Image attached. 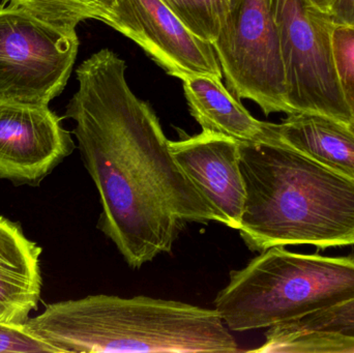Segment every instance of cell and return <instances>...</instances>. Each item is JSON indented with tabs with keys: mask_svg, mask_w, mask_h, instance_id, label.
Returning a JSON list of instances; mask_svg holds the SVG:
<instances>
[{
	"mask_svg": "<svg viewBox=\"0 0 354 353\" xmlns=\"http://www.w3.org/2000/svg\"><path fill=\"white\" fill-rule=\"evenodd\" d=\"M126 73V61L112 50L93 54L77 68L79 86L66 117L76 124L73 133L100 194V229L138 269L171 253L185 224L216 219Z\"/></svg>",
	"mask_w": 354,
	"mask_h": 353,
	"instance_id": "6da1fadb",
	"label": "cell"
},
{
	"mask_svg": "<svg viewBox=\"0 0 354 353\" xmlns=\"http://www.w3.org/2000/svg\"><path fill=\"white\" fill-rule=\"evenodd\" d=\"M248 248L354 246V178L281 142L241 143Z\"/></svg>",
	"mask_w": 354,
	"mask_h": 353,
	"instance_id": "7a4b0ae2",
	"label": "cell"
},
{
	"mask_svg": "<svg viewBox=\"0 0 354 353\" xmlns=\"http://www.w3.org/2000/svg\"><path fill=\"white\" fill-rule=\"evenodd\" d=\"M24 327L54 353L239 352L216 309L149 296L55 303Z\"/></svg>",
	"mask_w": 354,
	"mask_h": 353,
	"instance_id": "3957f363",
	"label": "cell"
},
{
	"mask_svg": "<svg viewBox=\"0 0 354 353\" xmlns=\"http://www.w3.org/2000/svg\"><path fill=\"white\" fill-rule=\"evenodd\" d=\"M354 298V256L272 247L230 274L214 307L229 331L270 329Z\"/></svg>",
	"mask_w": 354,
	"mask_h": 353,
	"instance_id": "277c9868",
	"label": "cell"
},
{
	"mask_svg": "<svg viewBox=\"0 0 354 353\" xmlns=\"http://www.w3.org/2000/svg\"><path fill=\"white\" fill-rule=\"evenodd\" d=\"M291 114L316 113L348 126L353 112L335 68L334 24L309 0H270Z\"/></svg>",
	"mask_w": 354,
	"mask_h": 353,
	"instance_id": "5b68a950",
	"label": "cell"
},
{
	"mask_svg": "<svg viewBox=\"0 0 354 353\" xmlns=\"http://www.w3.org/2000/svg\"><path fill=\"white\" fill-rule=\"evenodd\" d=\"M79 49L76 29L0 6V101L49 105L64 91Z\"/></svg>",
	"mask_w": 354,
	"mask_h": 353,
	"instance_id": "8992f818",
	"label": "cell"
},
{
	"mask_svg": "<svg viewBox=\"0 0 354 353\" xmlns=\"http://www.w3.org/2000/svg\"><path fill=\"white\" fill-rule=\"evenodd\" d=\"M229 90L266 115L291 114L270 0H229L212 43Z\"/></svg>",
	"mask_w": 354,
	"mask_h": 353,
	"instance_id": "52a82bcc",
	"label": "cell"
},
{
	"mask_svg": "<svg viewBox=\"0 0 354 353\" xmlns=\"http://www.w3.org/2000/svg\"><path fill=\"white\" fill-rule=\"evenodd\" d=\"M104 23L140 46L170 76L223 78L212 44L189 30L162 0H115Z\"/></svg>",
	"mask_w": 354,
	"mask_h": 353,
	"instance_id": "ba28073f",
	"label": "cell"
},
{
	"mask_svg": "<svg viewBox=\"0 0 354 353\" xmlns=\"http://www.w3.org/2000/svg\"><path fill=\"white\" fill-rule=\"evenodd\" d=\"M74 149L49 105L0 101V180L37 187Z\"/></svg>",
	"mask_w": 354,
	"mask_h": 353,
	"instance_id": "9c48e42d",
	"label": "cell"
},
{
	"mask_svg": "<svg viewBox=\"0 0 354 353\" xmlns=\"http://www.w3.org/2000/svg\"><path fill=\"white\" fill-rule=\"evenodd\" d=\"M170 149L181 169L214 211L216 222L241 227L245 200L241 170V142L210 131L179 141Z\"/></svg>",
	"mask_w": 354,
	"mask_h": 353,
	"instance_id": "30bf717a",
	"label": "cell"
},
{
	"mask_svg": "<svg viewBox=\"0 0 354 353\" xmlns=\"http://www.w3.org/2000/svg\"><path fill=\"white\" fill-rule=\"evenodd\" d=\"M41 247L0 216V323L24 325L41 292Z\"/></svg>",
	"mask_w": 354,
	"mask_h": 353,
	"instance_id": "8fae6325",
	"label": "cell"
},
{
	"mask_svg": "<svg viewBox=\"0 0 354 353\" xmlns=\"http://www.w3.org/2000/svg\"><path fill=\"white\" fill-rule=\"evenodd\" d=\"M189 113L202 130L230 137L241 143H266L277 139L272 122L256 120L222 79L196 75L183 79Z\"/></svg>",
	"mask_w": 354,
	"mask_h": 353,
	"instance_id": "7c38bea8",
	"label": "cell"
},
{
	"mask_svg": "<svg viewBox=\"0 0 354 353\" xmlns=\"http://www.w3.org/2000/svg\"><path fill=\"white\" fill-rule=\"evenodd\" d=\"M261 353L354 352V298L270 327Z\"/></svg>",
	"mask_w": 354,
	"mask_h": 353,
	"instance_id": "4fadbf2b",
	"label": "cell"
},
{
	"mask_svg": "<svg viewBox=\"0 0 354 353\" xmlns=\"http://www.w3.org/2000/svg\"><path fill=\"white\" fill-rule=\"evenodd\" d=\"M272 130L281 142L354 178V133L347 124L301 112L272 124Z\"/></svg>",
	"mask_w": 354,
	"mask_h": 353,
	"instance_id": "5bb4252c",
	"label": "cell"
},
{
	"mask_svg": "<svg viewBox=\"0 0 354 353\" xmlns=\"http://www.w3.org/2000/svg\"><path fill=\"white\" fill-rule=\"evenodd\" d=\"M37 18L66 29H76L85 20L104 22L115 0H8Z\"/></svg>",
	"mask_w": 354,
	"mask_h": 353,
	"instance_id": "9a60e30c",
	"label": "cell"
},
{
	"mask_svg": "<svg viewBox=\"0 0 354 353\" xmlns=\"http://www.w3.org/2000/svg\"><path fill=\"white\" fill-rule=\"evenodd\" d=\"M196 35L214 43L218 37L223 8L220 0H162Z\"/></svg>",
	"mask_w": 354,
	"mask_h": 353,
	"instance_id": "2e32d148",
	"label": "cell"
},
{
	"mask_svg": "<svg viewBox=\"0 0 354 353\" xmlns=\"http://www.w3.org/2000/svg\"><path fill=\"white\" fill-rule=\"evenodd\" d=\"M332 48L337 77L348 103L354 101V27L334 25Z\"/></svg>",
	"mask_w": 354,
	"mask_h": 353,
	"instance_id": "e0dca14e",
	"label": "cell"
},
{
	"mask_svg": "<svg viewBox=\"0 0 354 353\" xmlns=\"http://www.w3.org/2000/svg\"><path fill=\"white\" fill-rule=\"evenodd\" d=\"M0 352L54 353V350L33 337L24 325L0 323Z\"/></svg>",
	"mask_w": 354,
	"mask_h": 353,
	"instance_id": "ac0fdd59",
	"label": "cell"
},
{
	"mask_svg": "<svg viewBox=\"0 0 354 353\" xmlns=\"http://www.w3.org/2000/svg\"><path fill=\"white\" fill-rule=\"evenodd\" d=\"M328 18L334 25L354 27V0H328Z\"/></svg>",
	"mask_w": 354,
	"mask_h": 353,
	"instance_id": "d6986e66",
	"label": "cell"
},
{
	"mask_svg": "<svg viewBox=\"0 0 354 353\" xmlns=\"http://www.w3.org/2000/svg\"><path fill=\"white\" fill-rule=\"evenodd\" d=\"M312 6H315L320 12L328 16V0H309Z\"/></svg>",
	"mask_w": 354,
	"mask_h": 353,
	"instance_id": "ffe728a7",
	"label": "cell"
},
{
	"mask_svg": "<svg viewBox=\"0 0 354 353\" xmlns=\"http://www.w3.org/2000/svg\"><path fill=\"white\" fill-rule=\"evenodd\" d=\"M349 107H351V112H353V120L348 124V128L354 133V101L348 102Z\"/></svg>",
	"mask_w": 354,
	"mask_h": 353,
	"instance_id": "44dd1931",
	"label": "cell"
},
{
	"mask_svg": "<svg viewBox=\"0 0 354 353\" xmlns=\"http://www.w3.org/2000/svg\"><path fill=\"white\" fill-rule=\"evenodd\" d=\"M220 1H221V4H222L223 12H224L225 8H226V6H227V4H228L229 0H220Z\"/></svg>",
	"mask_w": 354,
	"mask_h": 353,
	"instance_id": "7402d4cb",
	"label": "cell"
}]
</instances>
